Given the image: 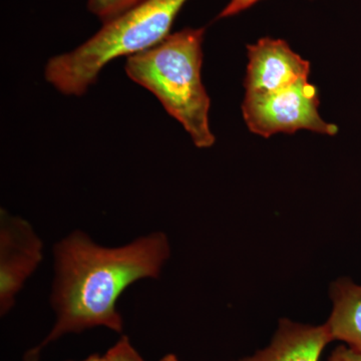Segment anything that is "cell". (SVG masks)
Returning <instances> with one entry per match:
<instances>
[{
  "label": "cell",
  "mask_w": 361,
  "mask_h": 361,
  "mask_svg": "<svg viewBox=\"0 0 361 361\" xmlns=\"http://www.w3.org/2000/svg\"><path fill=\"white\" fill-rule=\"evenodd\" d=\"M329 361H361V353L344 344L332 351Z\"/></svg>",
  "instance_id": "7c38bea8"
},
{
  "label": "cell",
  "mask_w": 361,
  "mask_h": 361,
  "mask_svg": "<svg viewBox=\"0 0 361 361\" xmlns=\"http://www.w3.org/2000/svg\"><path fill=\"white\" fill-rule=\"evenodd\" d=\"M188 0H144L66 54L49 59L44 78L61 94L80 97L111 61L148 51L171 35Z\"/></svg>",
  "instance_id": "3957f363"
},
{
  "label": "cell",
  "mask_w": 361,
  "mask_h": 361,
  "mask_svg": "<svg viewBox=\"0 0 361 361\" xmlns=\"http://www.w3.org/2000/svg\"><path fill=\"white\" fill-rule=\"evenodd\" d=\"M80 361H103V355H92L89 356V357L85 358V360Z\"/></svg>",
  "instance_id": "4fadbf2b"
},
{
  "label": "cell",
  "mask_w": 361,
  "mask_h": 361,
  "mask_svg": "<svg viewBox=\"0 0 361 361\" xmlns=\"http://www.w3.org/2000/svg\"><path fill=\"white\" fill-rule=\"evenodd\" d=\"M103 361H146L130 343L129 337L123 336L115 345L103 355Z\"/></svg>",
  "instance_id": "30bf717a"
},
{
  "label": "cell",
  "mask_w": 361,
  "mask_h": 361,
  "mask_svg": "<svg viewBox=\"0 0 361 361\" xmlns=\"http://www.w3.org/2000/svg\"><path fill=\"white\" fill-rule=\"evenodd\" d=\"M259 0H230L229 4L221 11L219 18H230L249 8Z\"/></svg>",
  "instance_id": "8fae6325"
},
{
  "label": "cell",
  "mask_w": 361,
  "mask_h": 361,
  "mask_svg": "<svg viewBox=\"0 0 361 361\" xmlns=\"http://www.w3.org/2000/svg\"><path fill=\"white\" fill-rule=\"evenodd\" d=\"M204 35L205 28L171 33L148 51L127 58L125 65L128 77L151 92L200 149L215 144L210 97L201 77Z\"/></svg>",
  "instance_id": "7a4b0ae2"
},
{
  "label": "cell",
  "mask_w": 361,
  "mask_h": 361,
  "mask_svg": "<svg viewBox=\"0 0 361 361\" xmlns=\"http://www.w3.org/2000/svg\"><path fill=\"white\" fill-rule=\"evenodd\" d=\"M170 254L163 232L118 247L99 245L82 231L61 239L54 248L51 302L56 323L49 336L25 353V361H39L42 351L66 334L99 326L121 334L118 298L135 282L159 278Z\"/></svg>",
  "instance_id": "6da1fadb"
},
{
  "label": "cell",
  "mask_w": 361,
  "mask_h": 361,
  "mask_svg": "<svg viewBox=\"0 0 361 361\" xmlns=\"http://www.w3.org/2000/svg\"><path fill=\"white\" fill-rule=\"evenodd\" d=\"M44 258V242L28 221L0 212V314L16 305V296Z\"/></svg>",
  "instance_id": "5b68a950"
},
{
  "label": "cell",
  "mask_w": 361,
  "mask_h": 361,
  "mask_svg": "<svg viewBox=\"0 0 361 361\" xmlns=\"http://www.w3.org/2000/svg\"><path fill=\"white\" fill-rule=\"evenodd\" d=\"M331 341L325 324L312 326L284 319L267 348L239 361H319Z\"/></svg>",
  "instance_id": "52a82bcc"
},
{
  "label": "cell",
  "mask_w": 361,
  "mask_h": 361,
  "mask_svg": "<svg viewBox=\"0 0 361 361\" xmlns=\"http://www.w3.org/2000/svg\"><path fill=\"white\" fill-rule=\"evenodd\" d=\"M144 0H87V9L103 23L141 4Z\"/></svg>",
  "instance_id": "9c48e42d"
},
{
  "label": "cell",
  "mask_w": 361,
  "mask_h": 361,
  "mask_svg": "<svg viewBox=\"0 0 361 361\" xmlns=\"http://www.w3.org/2000/svg\"><path fill=\"white\" fill-rule=\"evenodd\" d=\"M245 97L272 94L308 80L310 63L282 39H261L247 47Z\"/></svg>",
  "instance_id": "8992f818"
},
{
  "label": "cell",
  "mask_w": 361,
  "mask_h": 361,
  "mask_svg": "<svg viewBox=\"0 0 361 361\" xmlns=\"http://www.w3.org/2000/svg\"><path fill=\"white\" fill-rule=\"evenodd\" d=\"M334 310L325 323L332 341L361 353V285L350 280H339L331 288Z\"/></svg>",
  "instance_id": "ba28073f"
},
{
  "label": "cell",
  "mask_w": 361,
  "mask_h": 361,
  "mask_svg": "<svg viewBox=\"0 0 361 361\" xmlns=\"http://www.w3.org/2000/svg\"><path fill=\"white\" fill-rule=\"evenodd\" d=\"M160 361H179L175 355H167L164 356Z\"/></svg>",
  "instance_id": "5bb4252c"
},
{
  "label": "cell",
  "mask_w": 361,
  "mask_h": 361,
  "mask_svg": "<svg viewBox=\"0 0 361 361\" xmlns=\"http://www.w3.org/2000/svg\"><path fill=\"white\" fill-rule=\"evenodd\" d=\"M319 96L310 80L260 97H245L242 114L248 129L260 137L279 133L293 134L306 130L336 135L337 127L325 122L319 114Z\"/></svg>",
  "instance_id": "277c9868"
}]
</instances>
